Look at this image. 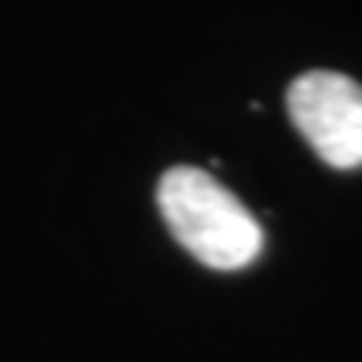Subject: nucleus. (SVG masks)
<instances>
[{
    "label": "nucleus",
    "mask_w": 362,
    "mask_h": 362,
    "mask_svg": "<svg viewBox=\"0 0 362 362\" xmlns=\"http://www.w3.org/2000/svg\"><path fill=\"white\" fill-rule=\"evenodd\" d=\"M174 240L211 270H244L262 252V226L226 185L200 167H170L156 189Z\"/></svg>",
    "instance_id": "f257e3e1"
},
{
    "label": "nucleus",
    "mask_w": 362,
    "mask_h": 362,
    "mask_svg": "<svg viewBox=\"0 0 362 362\" xmlns=\"http://www.w3.org/2000/svg\"><path fill=\"white\" fill-rule=\"evenodd\" d=\"M288 119L318 159L337 170L362 167V86L337 71H307L288 86Z\"/></svg>",
    "instance_id": "f03ea898"
}]
</instances>
